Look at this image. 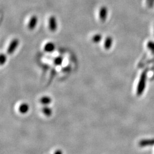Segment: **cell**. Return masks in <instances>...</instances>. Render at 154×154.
Returning <instances> with one entry per match:
<instances>
[{"label":"cell","instance_id":"10","mask_svg":"<svg viewBox=\"0 0 154 154\" xmlns=\"http://www.w3.org/2000/svg\"><path fill=\"white\" fill-rule=\"evenodd\" d=\"M0 57H1V58H0L1 65H3L6 62V55H5V54H1Z\"/></svg>","mask_w":154,"mask_h":154},{"label":"cell","instance_id":"4","mask_svg":"<svg viewBox=\"0 0 154 154\" xmlns=\"http://www.w3.org/2000/svg\"><path fill=\"white\" fill-rule=\"evenodd\" d=\"M107 14H108V10H107V8L106 6H102L99 9V17L100 19L102 22L106 21L107 17Z\"/></svg>","mask_w":154,"mask_h":154},{"label":"cell","instance_id":"7","mask_svg":"<svg viewBox=\"0 0 154 154\" xmlns=\"http://www.w3.org/2000/svg\"><path fill=\"white\" fill-rule=\"evenodd\" d=\"M113 45V38L111 37H107L104 42V47L106 50H109Z\"/></svg>","mask_w":154,"mask_h":154},{"label":"cell","instance_id":"5","mask_svg":"<svg viewBox=\"0 0 154 154\" xmlns=\"http://www.w3.org/2000/svg\"><path fill=\"white\" fill-rule=\"evenodd\" d=\"M38 23V18L36 16H32L29 20V23H28V28L30 30H33L37 26V24Z\"/></svg>","mask_w":154,"mask_h":154},{"label":"cell","instance_id":"9","mask_svg":"<svg viewBox=\"0 0 154 154\" xmlns=\"http://www.w3.org/2000/svg\"><path fill=\"white\" fill-rule=\"evenodd\" d=\"M102 38V36L99 34H96V35H94L93 37V41L95 43H98L99 42H100Z\"/></svg>","mask_w":154,"mask_h":154},{"label":"cell","instance_id":"11","mask_svg":"<svg viewBox=\"0 0 154 154\" xmlns=\"http://www.w3.org/2000/svg\"><path fill=\"white\" fill-rule=\"evenodd\" d=\"M147 46L148 47V49L151 50L153 53H154V42H152V41H150L148 43V45H147Z\"/></svg>","mask_w":154,"mask_h":154},{"label":"cell","instance_id":"2","mask_svg":"<svg viewBox=\"0 0 154 154\" xmlns=\"http://www.w3.org/2000/svg\"><path fill=\"white\" fill-rule=\"evenodd\" d=\"M19 45V41L17 39L15 38L13 39L11 42L10 43V45H9V47L7 50V53L9 55L12 54L15 50H16L17 46Z\"/></svg>","mask_w":154,"mask_h":154},{"label":"cell","instance_id":"1","mask_svg":"<svg viewBox=\"0 0 154 154\" xmlns=\"http://www.w3.org/2000/svg\"><path fill=\"white\" fill-rule=\"evenodd\" d=\"M146 73L144 72L142 73L141 75V77L140 78L138 89H137V94L138 96H140L142 94L144 90L145 86H146Z\"/></svg>","mask_w":154,"mask_h":154},{"label":"cell","instance_id":"8","mask_svg":"<svg viewBox=\"0 0 154 154\" xmlns=\"http://www.w3.org/2000/svg\"><path fill=\"white\" fill-rule=\"evenodd\" d=\"M154 144V139H151V140H141L140 142V143H139V145L141 147L153 146Z\"/></svg>","mask_w":154,"mask_h":154},{"label":"cell","instance_id":"3","mask_svg":"<svg viewBox=\"0 0 154 154\" xmlns=\"http://www.w3.org/2000/svg\"><path fill=\"white\" fill-rule=\"evenodd\" d=\"M49 28L52 32L56 31L57 29V22L56 18L54 16H52L49 19Z\"/></svg>","mask_w":154,"mask_h":154},{"label":"cell","instance_id":"12","mask_svg":"<svg viewBox=\"0 0 154 154\" xmlns=\"http://www.w3.org/2000/svg\"><path fill=\"white\" fill-rule=\"evenodd\" d=\"M54 62L57 65H60V64H61V63L62 62V58H60V57H58L55 59Z\"/></svg>","mask_w":154,"mask_h":154},{"label":"cell","instance_id":"6","mask_svg":"<svg viewBox=\"0 0 154 154\" xmlns=\"http://www.w3.org/2000/svg\"><path fill=\"white\" fill-rule=\"evenodd\" d=\"M55 49V45L53 42H48L44 46V50L46 52H52Z\"/></svg>","mask_w":154,"mask_h":154}]
</instances>
